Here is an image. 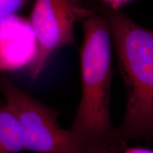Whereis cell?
Returning <instances> with one entry per match:
<instances>
[{"label": "cell", "mask_w": 153, "mask_h": 153, "mask_svg": "<svg viewBox=\"0 0 153 153\" xmlns=\"http://www.w3.org/2000/svg\"><path fill=\"white\" fill-rule=\"evenodd\" d=\"M80 51L82 97L69 128L80 153H120L127 142L118 136L111 120V33L97 12L82 22Z\"/></svg>", "instance_id": "obj_1"}, {"label": "cell", "mask_w": 153, "mask_h": 153, "mask_svg": "<svg viewBox=\"0 0 153 153\" xmlns=\"http://www.w3.org/2000/svg\"><path fill=\"white\" fill-rule=\"evenodd\" d=\"M109 25L127 103L116 132L129 140H153V29L143 27L123 12L99 7Z\"/></svg>", "instance_id": "obj_2"}, {"label": "cell", "mask_w": 153, "mask_h": 153, "mask_svg": "<svg viewBox=\"0 0 153 153\" xmlns=\"http://www.w3.org/2000/svg\"><path fill=\"white\" fill-rule=\"evenodd\" d=\"M5 104L20 124L24 150L36 153H80L70 131L58 121V113L28 94L5 76L0 77Z\"/></svg>", "instance_id": "obj_3"}, {"label": "cell", "mask_w": 153, "mask_h": 153, "mask_svg": "<svg viewBox=\"0 0 153 153\" xmlns=\"http://www.w3.org/2000/svg\"><path fill=\"white\" fill-rule=\"evenodd\" d=\"M97 11L85 0H34L29 24L36 41V56L28 72L32 79L41 75L53 55L75 44L74 28Z\"/></svg>", "instance_id": "obj_4"}, {"label": "cell", "mask_w": 153, "mask_h": 153, "mask_svg": "<svg viewBox=\"0 0 153 153\" xmlns=\"http://www.w3.org/2000/svg\"><path fill=\"white\" fill-rule=\"evenodd\" d=\"M24 150L20 124L6 105L0 107V153H19Z\"/></svg>", "instance_id": "obj_5"}, {"label": "cell", "mask_w": 153, "mask_h": 153, "mask_svg": "<svg viewBox=\"0 0 153 153\" xmlns=\"http://www.w3.org/2000/svg\"><path fill=\"white\" fill-rule=\"evenodd\" d=\"M28 0H0V23L22 9Z\"/></svg>", "instance_id": "obj_6"}, {"label": "cell", "mask_w": 153, "mask_h": 153, "mask_svg": "<svg viewBox=\"0 0 153 153\" xmlns=\"http://www.w3.org/2000/svg\"><path fill=\"white\" fill-rule=\"evenodd\" d=\"M104 7L112 9V10L118 11L121 7L133 1V0H99Z\"/></svg>", "instance_id": "obj_7"}, {"label": "cell", "mask_w": 153, "mask_h": 153, "mask_svg": "<svg viewBox=\"0 0 153 153\" xmlns=\"http://www.w3.org/2000/svg\"><path fill=\"white\" fill-rule=\"evenodd\" d=\"M123 153H153V150L144 148H131L126 149Z\"/></svg>", "instance_id": "obj_8"}]
</instances>
